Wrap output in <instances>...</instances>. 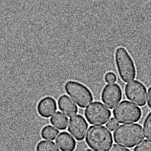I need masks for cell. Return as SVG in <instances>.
Here are the masks:
<instances>
[{
    "instance_id": "cell-1",
    "label": "cell",
    "mask_w": 151,
    "mask_h": 151,
    "mask_svg": "<svg viewBox=\"0 0 151 151\" xmlns=\"http://www.w3.org/2000/svg\"><path fill=\"white\" fill-rule=\"evenodd\" d=\"M115 142L126 147L132 148L145 138L142 127L138 124L122 125L113 133Z\"/></svg>"
},
{
    "instance_id": "cell-2",
    "label": "cell",
    "mask_w": 151,
    "mask_h": 151,
    "mask_svg": "<svg viewBox=\"0 0 151 151\" xmlns=\"http://www.w3.org/2000/svg\"><path fill=\"white\" fill-rule=\"evenodd\" d=\"M86 142L94 151H109L113 144V138L106 127L93 125L87 132Z\"/></svg>"
},
{
    "instance_id": "cell-3",
    "label": "cell",
    "mask_w": 151,
    "mask_h": 151,
    "mask_svg": "<svg viewBox=\"0 0 151 151\" xmlns=\"http://www.w3.org/2000/svg\"><path fill=\"white\" fill-rule=\"evenodd\" d=\"M117 70L122 80L128 83L135 78L136 68L132 58L123 47L118 48L115 52Z\"/></svg>"
},
{
    "instance_id": "cell-4",
    "label": "cell",
    "mask_w": 151,
    "mask_h": 151,
    "mask_svg": "<svg viewBox=\"0 0 151 151\" xmlns=\"http://www.w3.org/2000/svg\"><path fill=\"white\" fill-rule=\"evenodd\" d=\"M64 88L66 93L81 108L86 107L93 101L91 91L82 83L69 81L65 84Z\"/></svg>"
},
{
    "instance_id": "cell-5",
    "label": "cell",
    "mask_w": 151,
    "mask_h": 151,
    "mask_svg": "<svg viewBox=\"0 0 151 151\" xmlns=\"http://www.w3.org/2000/svg\"><path fill=\"white\" fill-rule=\"evenodd\" d=\"M113 116L120 123L137 122L142 116L140 107L128 101H123L113 110Z\"/></svg>"
},
{
    "instance_id": "cell-6",
    "label": "cell",
    "mask_w": 151,
    "mask_h": 151,
    "mask_svg": "<svg viewBox=\"0 0 151 151\" xmlns=\"http://www.w3.org/2000/svg\"><path fill=\"white\" fill-rule=\"evenodd\" d=\"M84 115L91 124L104 125L109 120L111 112L101 102L95 101L86 109Z\"/></svg>"
},
{
    "instance_id": "cell-7",
    "label": "cell",
    "mask_w": 151,
    "mask_h": 151,
    "mask_svg": "<svg viewBox=\"0 0 151 151\" xmlns=\"http://www.w3.org/2000/svg\"><path fill=\"white\" fill-rule=\"evenodd\" d=\"M125 94L127 98L138 106H144L146 104V88L138 81H134L125 86Z\"/></svg>"
},
{
    "instance_id": "cell-8",
    "label": "cell",
    "mask_w": 151,
    "mask_h": 151,
    "mask_svg": "<svg viewBox=\"0 0 151 151\" xmlns=\"http://www.w3.org/2000/svg\"><path fill=\"white\" fill-rule=\"evenodd\" d=\"M122 92L121 87L116 83L107 84L102 89L101 100L108 108L112 109L121 101Z\"/></svg>"
},
{
    "instance_id": "cell-9",
    "label": "cell",
    "mask_w": 151,
    "mask_h": 151,
    "mask_svg": "<svg viewBox=\"0 0 151 151\" xmlns=\"http://www.w3.org/2000/svg\"><path fill=\"white\" fill-rule=\"evenodd\" d=\"M88 124L81 115H76L69 120L68 131L78 141L83 140L87 132Z\"/></svg>"
},
{
    "instance_id": "cell-10",
    "label": "cell",
    "mask_w": 151,
    "mask_h": 151,
    "mask_svg": "<svg viewBox=\"0 0 151 151\" xmlns=\"http://www.w3.org/2000/svg\"><path fill=\"white\" fill-rule=\"evenodd\" d=\"M57 110V102L50 96H45L41 99L37 105L38 114L43 118H48L53 115Z\"/></svg>"
},
{
    "instance_id": "cell-11",
    "label": "cell",
    "mask_w": 151,
    "mask_h": 151,
    "mask_svg": "<svg viewBox=\"0 0 151 151\" xmlns=\"http://www.w3.org/2000/svg\"><path fill=\"white\" fill-rule=\"evenodd\" d=\"M59 110L66 116L69 117L73 116L78 112V107L75 103L66 95H63L58 99Z\"/></svg>"
},
{
    "instance_id": "cell-12",
    "label": "cell",
    "mask_w": 151,
    "mask_h": 151,
    "mask_svg": "<svg viewBox=\"0 0 151 151\" xmlns=\"http://www.w3.org/2000/svg\"><path fill=\"white\" fill-rule=\"evenodd\" d=\"M55 142L62 151H73L76 146L75 140L67 132L60 133L56 139Z\"/></svg>"
},
{
    "instance_id": "cell-13",
    "label": "cell",
    "mask_w": 151,
    "mask_h": 151,
    "mask_svg": "<svg viewBox=\"0 0 151 151\" xmlns=\"http://www.w3.org/2000/svg\"><path fill=\"white\" fill-rule=\"evenodd\" d=\"M68 118L60 112H57L50 118V123L58 129L64 130L67 128Z\"/></svg>"
},
{
    "instance_id": "cell-14",
    "label": "cell",
    "mask_w": 151,
    "mask_h": 151,
    "mask_svg": "<svg viewBox=\"0 0 151 151\" xmlns=\"http://www.w3.org/2000/svg\"><path fill=\"white\" fill-rule=\"evenodd\" d=\"M59 134V131L51 125H47L42 129L41 137L45 140H54Z\"/></svg>"
},
{
    "instance_id": "cell-15",
    "label": "cell",
    "mask_w": 151,
    "mask_h": 151,
    "mask_svg": "<svg viewBox=\"0 0 151 151\" xmlns=\"http://www.w3.org/2000/svg\"><path fill=\"white\" fill-rule=\"evenodd\" d=\"M36 151H59L55 144L52 141L42 140L38 143Z\"/></svg>"
},
{
    "instance_id": "cell-16",
    "label": "cell",
    "mask_w": 151,
    "mask_h": 151,
    "mask_svg": "<svg viewBox=\"0 0 151 151\" xmlns=\"http://www.w3.org/2000/svg\"><path fill=\"white\" fill-rule=\"evenodd\" d=\"M144 129L146 137L151 141V112L148 114L144 121Z\"/></svg>"
},
{
    "instance_id": "cell-17",
    "label": "cell",
    "mask_w": 151,
    "mask_h": 151,
    "mask_svg": "<svg viewBox=\"0 0 151 151\" xmlns=\"http://www.w3.org/2000/svg\"><path fill=\"white\" fill-rule=\"evenodd\" d=\"M134 151H151V142L144 140L135 147Z\"/></svg>"
},
{
    "instance_id": "cell-18",
    "label": "cell",
    "mask_w": 151,
    "mask_h": 151,
    "mask_svg": "<svg viewBox=\"0 0 151 151\" xmlns=\"http://www.w3.org/2000/svg\"><path fill=\"white\" fill-rule=\"evenodd\" d=\"M105 81L106 83H114L117 81V76L113 72H107L105 76Z\"/></svg>"
},
{
    "instance_id": "cell-19",
    "label": "cell",
    "mask_w": 151,
    "mask_h": 151,
    "mask_svg": "<svg viewBox=\"0 0 151 151\" xmlns=\"http://www.w3.org/2000/svg\"><path fill=\"white\" fill-rule=\"evenodd\" d=\"M118 125L119 123L117 122V121L114 118H112L107 123L106 127L111 131H113L114 129L117 128Z\"/></svg>"
},
{
    "instance_id": "cell-20",
    "label": "cell",
    "mask_w": 151,
    "mask_h": 151,
    "mask_svg": "<svg viewBox=\"0 0 151 151\" xmlns=\"http://www.w3.org/2000/svg\"><path fill=\"white\" fill-rule=\"evenodd\" d=\"M109 151H130L128 149L122 147L116 144H114L113 146L110 148Z\"/></svg>"
},
{
    "instance_id": "cell-21",
    "label": "cell",
    "mask_w": 151,
    "mask_h": 151,
    "mask_svg": "<svg viewBox=\"0 0 151 151\" xmlns=\"http://www.w3.org/2000/svg\"><path fill=\"white\" fill-rule=\"evenodd\" d=\"M147 105L148 107L151 109V87L148 91Z\"/></svg>"
},
{
    "instance_id": "cell-22",
    "label": "cell",
    "mask_w": 151,
    "mask_h": 151,
    "mask_svg": "<svg viewBox=\"0 0 151 151\" xmlns=\"http://www.w3.org/2000/svg\"><path fill=\"white\" fill-rule=\"evenodd\" d=\"M87 151H93L92 150H87Z\"/></svg>"
}]
</instances>
